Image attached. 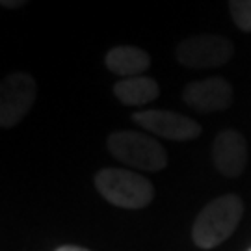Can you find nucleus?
<instances>
[{
  "mask_svg": "<svg viewBox=\"0 0 251 251\" xmlns=\"http://www.w3.org/2000/svg\"><path fill=\"white\" fill-rule=\"evenodd\" d=\"M244 216V201L236 194H225L206 203L192 225V240L199 250H212L236 231Z\"/></svg>",
  "mask_w": 251,
  "mask_h": 251,
  "instance_id": "f257e3e1",
  "label": "nucleus"
},
{
  "mask_svg": "<svg viewBox=\"0 0 251 251\" xmlns=\"http://www.w3.org/2000/svg\"><path fill=\"white\" fill-rule=\"evenodd\" d=\"M95 188L110 205L140 210L151 205L154 186L142 173L126 168H102L95 173Z\"/></svg>",
  "mask_w": 251,
  "mask_h": 251,
  "instance_id": "f03ea898",
  "label": "nucleus"
},
{
  "mask_svg": "<svg viewBox=\"0 0 251 251\" xmlns=\"http://www.w3.org/2000/svg\"><path fill=\"white\" fill-rule=\"evenodd\" d=\"M108 152L138 171H160L168 166V152L156 138L136 130H116L106 138Z\"/></svg>",
  "mask_w": 251,
  "mask_h": 251,
  "instance_id": "7ed1b4c3",
  "label": "nucleus"
},
{
  "mask_svg": "<svg viewBox=\"0 0 251 251\" xmlns=\"http://www.w3.org/2000/svg\"><path fill=\"white\" fill-rule=\"evenodd\" d=\"M234 45L229 37L199 34L182 39L175 47V60L188 69H216L233 58Z\"/></svg>",
  "mask_w": 251,
  "mask_h": 251,
  "instance_id": "20e7f679",
  "label": "nucleus"
},
{
  "mask_svg": "<svg viewBox=\"0 0 251 251\" xmlns=\"http://www.w3.org/2000/svg\"><path fill=\"white\" fill-rule=\"evenodd\" d=\"M37 97V84L23 71L8 75L0 86V126L13 128L28 116Z\"/></svg>",
  "mask_w": 251,
  "mask_h": 251,
  "instance_id": "39448f33",
  "label": "nucleus"
},
{
  "mask_svg": "<svg viewBox=\"0 0 251 251\" xmlns=\"http://www.w3.org/2000/svg\"><path fill=\"white\" fill-rule=\"evenodd\" d=\"M132 121L151 134L171 140V142H188L201 134V125L192 117L171 112V110H142L132 114Z\"/></svg>",
  "mask_w": 251,
  "mask_h": 251,
  "instance_id": "423d86ee",
  "label": "nucleus"
},
{
  "mask_svg": "<svg viewBox=\"0 0 251 251\" xmlns=\"http://www.w3.org/2000/svg\"><path fill=\"white\" fill-rule=\"evenodd\" d=\"M182 100L196 112L216 114L233 104V86L222 76H208L190 82L182 90Z\"/></svg>",
  "mask_w": 251,
  "mask_h": 251,
  "instance_id": "0eeeda50",
  "label": "nucleus"
},
{
  "mask_svg": "<svg viewBox=\"0 0 251 251\" xmlns=\"http://www.w3.org/2000/svg\"><path fill=\"white\" fill-rule=\"evenodd\" d=\"M212 164L220 175L238 179L248 164V142L238 130L225 128L212 142Z\"/></svg>",
  "mask_w": 251,
  "mask_h": 251,
  "instance_id": "6e6552de",
  "label": "nucleus"
},
{
  "mask_svg": "<svg viewBox=\"0 0 251 251\" xmlns=\"http://www.w3.org/2000/svg\"><path fill=\"white\" fill-rule=\"evenodd\" d=\"M104 63L114 75L121 78H130V76L144 75L151 67V56L144 49L132 45H119L108 50Z\"/></svg>",
  "mask_w": 251,
  "mask_h": 251,
  "instance_id": "1a4fd4ad",
  "label": "nucleus"
},
{
  "mask_svg": "<svg viewBox=\"0 0 251 251\" xmlns=\"http://www.w3.org/2000/svg\"><path fill=\"white\" fill-rule=\"evenodd\" d=\"M114 95L125 106H144L158 99L160 86L151 76L140 75V76L117 80L114 84Z\"/></svg>",
  "mask_w": 251,
  "mask_h": 251,
  "instance_id": "9d476101",
  "label": "nucleus"
},
{
  "mask_svg": "<svg viewBox=\"0 0 251 251\" xmlns=\"http://www.w3.org/2000/svg\"><path fill=\"white\" fill-rule=\"evenodd\" d=\"M229 13L238 30L251 32V0H229Z\"/></svg>",
  "mask_w": 251,
  "mask_h": 251,
  "instance_id": "9b49d317",
  "label": "nucleus"
},
{
  "mask_svg": "<svg viewBox=\"0 0 251 251\" xmlns=\"http://www.w3.org/2000/svg\"><path fill=\"white\" fill-rule=\"evenodd\" d=\"M28 0H0V4L6 9H17L21 6H25Z\"/></svg>",
  "mask_w": 251,
  "mask_h": 251,
  "instance_id": "f8f14e48",
  "label": "nucleus"
},
{
  "mask_svg": "<svg viewBox=\"0 0 251 251\" xmlns=\"http://www.w3.org/2000/svg\"><path fill=\"white\" fill-rule=\"evenodd\" d=\"M56 251H90L86 248H80V246H60Z\"/></svg>",
  "mask_w": 251,
  "mask_h": 251,
  "instance_id": "ddd939ff",
  "label": "nucleus"
},
{
  "mask_svg": "<svg viewBox=\"0 0 251 251\" xmlns=\"http://www.w3.org/2000/svg\"><path fill=\"white\" fill-rule=\"evenodd\" d=\"M250 251H251V250H250Z\"/></svg>",
  "mask_w": 251,
  "mask_h": 251,
  "instance_id": "4468645a",
  "label": "nucleus"
}]
</instances>
